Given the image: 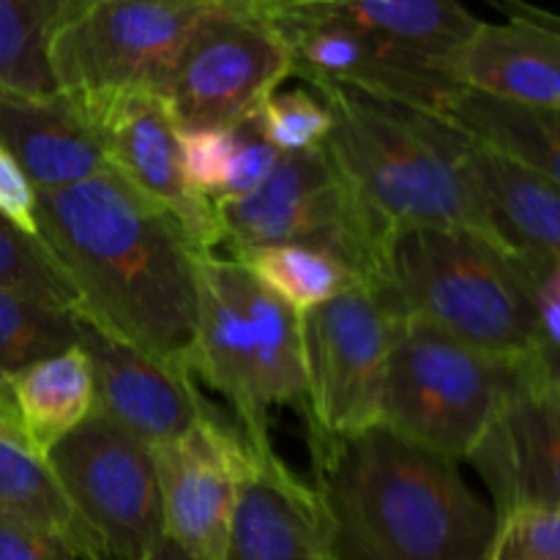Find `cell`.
Masks as SVG:
<instances>
[{
	"instance_id": "cell-35",
	"label": "cell",
	"mask_w": 560,
	"mask_h": 560,
	"mask_svg": "<svg viewBox=\"0 0 560 560\" xmlns=\"http://www.w3.org/2000/svg\"><path fill=\"white\" fill-rule=\"evenodd\" d=\"M145 560H200V558L189 556V552H186L184 547L175 545L170 536H162V539L156 541V547L151 550V556H148Z\"/></svg>"
},
{
	"instance_id": "cell-11",
	"label": "cell",
	"mask_w": 560,
	"mask_h": 560,
	"mask_svg": "<svg viewBox=\"0 0 560 560\" xmlns=\"http://www.w3.org/2000/svg\"><path fill=\"white\" fill-rule=\"evenodd\" d=\"M260 5L288 44L290 77H301L312 88H342L432 115H443L463 91L448 71L381 38L306 20L293 14L284 0H260Z\"/></svg>"
},
{
	"instance_id": "cell-29",
	"label": "cell",
	"mask_w": 560,
	"mask_h": 560,
	"mask_svg": "<svg viewBox=\"0 0 560 560\" xmlns=\"http://www.w3.org/2000/svg\"><path fill=\"white\" fill-rule=\"evenodd\" d=\"M268 145L277 148L282 156L317 151L326 145L331 131V109L323 102L320 93L293 88L277 91L252 118Z\"/></svg>"
},
{
	"instance_id": "cell-9",
	"label": "cell",
	"mask_w": 560,
	"mask_h": 560,
	"mask_svg": "<svg viewBox=\"0 0 560 560\" xmlns=\"http://www.w3.org/2000/svg\"><path fill=\"white\" fill-rule=\"evenodd\" d=\"M288 77V44L260 0H219L186 38L162 102L178 129H238Z\"/></svg>"
},
{
	"instance_id": "cell-13",
	"label": "cell",
	"mask_w": 560,
	"mask_h": 560,
	"mask_svg": "<svg viewBox=\"0 0 560 560\" xmlns=\"http://www.w3.org/2000/svg\"><path fill=\"white\" fill-rule=\"evenodd\" d=\"M164 536L200 560H222L230 520L255 452L228 416L202 421L184 438L153 448Z\"/></svg>"
},
{
	"instance_id": "cell-21",
	"label": "cell",
	"mask_w": 560,
	"mask_h": 560,
	"mask_svg": "<svg viewBox=\"0 0 560 560\" xmlns=\"http://www.w3.org/2000/svg\"><path fill=\"white\" fill-rule=\"evenodd\" d=\"M0 514L25 520L60 536L80 560H107L91 530L71 506L47 457L38 454L14 416L0 408Z\"/></svg>"
},
{
	"instance_id": "cell-37",
	"label": "cell",
	"mask_w": 560,
	"mask_h": 560,
	"mask_svg": "<svg viewBox=\"0 0 560 560\" xmlns=\"http://www.w3.org/2000/svg\"><path fill=\"white\" fill-rule=\"evenodd\" d=\"M536 11H539L541 20H547V22H550V25H558L560 27V14H552V11H545V9H536Z\"/></svg>"
},
{
	"instance_id": "cell-10",
	"label": "cell",
	"mask_w": 560,
	"mask_h": 560,
	"mask_svg": "<svg viewBox=\"0 0 560 560\" xmlns=\"http://www.w3.org/2000/svg\"><path fill=\"white\" fill-rule=\"evenodd\" d=\"M52 474L107 560H145L164 536L153 448L93 408L47 454Z\"/></svg>"
},
{
	"instance_id": "cell-19",
	"label": "cell",
	"mask_w": 560,
	"mask_h": 560,
	"mask_svg": "<svg viewBox=\"0 0 560 560\" xmlns=\"http://www.w3.org/2000/svg\"><path fill=\"white\" fill-rule=\"evenodd\" d=\"M0 145L36 191L69 189L109 173L107 159L66 98H27L0 91Z\"/></svg>"
},
{
	"instance_id": "cell-22",
	"label": "cell",
	"mask_w": 560,
	"mask_h": 560,
	"mask_svg": "<svg viewBox=\"0 0 560 560\" xmlns=\"http://www.w3.org/2000/svg\"><path fill=\"white\" fill-rule=\"evenodd\" d=\"M5 408L25 441L47 457L96 408L91 364L80 348L49 355L16 372L5 386Z\"/></svg>"
},
{
	"instance_id": "cell-25",
	"label": "cell",
	"mask_w": 560,
	"mask_h": 560,
	"mask_svg": "<svg viewBox=\"0 0 560 560\" xmlns=\"http://www.w3.org/2000/svg\"><path fill=\"white\" fill-rule=\"evenodd\" d=\"M230 260L238 262L268 295L288 306L295 317L320 310L323 304L361 284L345 262L323 249L301 244H279L246 249Z\"/></svg>"
},
{
	"instance_id": "cell-17",
	"label": "cell",
	"mask_w": 560,
	"mask_h": 560,
	"mask_svg": "<svg viewBox=\"0 0 560 560\" xmlns=\"http://www.w3.org/2000/svg\"><path fill=\"white\" fill-rule=\"evenodd\" d=\"M495 5L509 20L481 22L454 60V82L520 107L560 113V27L541 20L536 5Z\"/></svg>"
},
{
	"instance_id": "cell-31",
	"label": "cell",
	"mask_w": 560,
	"mask_h": 560,
	"mask_svg": "<svg viewBox=\"0 0 560 560\" xmlns=\"http://www.w3.org/2000/svg\"><path fill=\"white\" fill-rule=\"evenodd\" d=\"M487 560H560V509L501 514Z\"/></svg>"
},
{
	"instance_id": "cell-6",
	"label": "cell",
	"mask_w": 560,
	"mask_h": 560,
	"mask_svg": "<svg viewBox=\"0 0 560 560\" xmlns=\"http://www.w3.org/2000/svg\"><path fill=\"white\" fill-rule=\"evenodd\" d=\"M219 0H66L49 66L66 102L120 93L164 96L189 33Z\"/></svg>"
},
{
	"instance_id": "cell-4",
	"label": "cell",
	"mask_w": 560,
	"mask_h": 560,
	"mask_svg": "<svg viewBox=\"0 0 560 560\" xmlns=\"http://www.w3.org/2000/svg\"><path fill=\"white\" fill-rule=\"evenodd\" d=\"M547 260L465 228H402L386 241L377 288L402 317L517 366L541 361L536 295Z\"/></svg>"
},
{
	"instance_id": "cell-34",
	"label": "cell",
	"mask_w": 560,
	"mask_h": 560,
	"mask_svg": "<svg viewBox=\"0 0 560 560\" xmlns=\"http://www.w3.org/2000/svg\"><path fill=\"white\" fill-rule=\"evenodd\" d=\"M0 217L14 224L20 233L38 238L36 186L3 145H0Z\"/></svg>"
},
{
	"instance_id": "cell-2",
	"label": "cell",
	"mask_w": 560,
	"mask_h": 560,
	"mask_svg": "<svg viewBox=\"0 0 560 560\" xmlns=\"http://www.w3.org/2000/svg\"><path fill=\"white\" fill-rule=\"evenodd\" d=\"M312 468L334 560H487L498 514L448 459L372 427Z\"/></svg>"
},
{
	"instance_id": "cell-23",
	"label": "cell",
	"mask_w": 560,
	"mask_h": 560,
	"mask_svg": "<svg viewBox=\"0 0 560 560\" xmlns=\"http://www.w3.org/2000/svg\"><path fill=\"white\" fill-rule=\"evenodd\" d=\"M476 167L503 238L539 260L560 262V186L485 145Z\"/></svg>"
},
{
	"instance_id": "cell-18",
	"label": "cell",
	"mask_w": 560,
	"mask_h": 560,
	"mask_svg": "<svg viewBox=\"0 0 560 560\" xmlns=\"http://www.w3.org/2000/svg\"><path fill=\"white\" fill-rule=\"evenodd\" d=\"M222 560H334L315 487L273 454H255Z\"/></svg>"
},
{
	"instance_id": "cell-5",
	"label": "cell",
	"mask_w": 560,
	"mask_h": 560,
	"mask_svg": "<svg viewBox=\"0 0 560 560\" xmlns=\"http://www.w3.org/2000/svg\"><path fill=\"white\" fill-rule=\"evenodd\" d=\"M534 366L509 364L402 317L377 427L454 465L468 463L503 399Z\"/></svg>"
},
{
	"instance_id": "cell-27",
	"label": "cell",
	"mask_w": 560,
	"mask_h": 560,
	"mask_svg": "<svg viewBox=\"0 0 560 560\" xmlns=\"http://www.w3.org/2000/svg\"><path fill=\"white\" fill-rule=\"evenodd\" d=\"M80 345V320L74 312L16 295L0 288V408H5V386L16 372L49 355Z\"/></svg>"
},
{
	"instance_id": "cell-12",
	"label": "cell",
	"mask_w": 560,
	"mask_h": 560,
	"mask_svg": "<svg viewBox=\"0 0 560 560\" xmlns=\"http://www.w3.org/2000/svg\"><path fill=\"white\" fill-rule=\"evenodd\" d=\"M71 109L96 140L109 173L167 211L189 233L197 249L206 255L219 252L217 208L213 200L195 195L186 184L178 153V126L170 118L162 98L148 93H120L77 102Z\"/></svg>"
},
{
	"instance_id": "cell-24",
	"label": "cell",
	"mask_w": 560,
	"mask_h": 560,
	"mask_svg": "<svg viewBox=\"0 0 560 560\" xmlns=\"http://www.w3.org/2000/svg\"><path fill=\"white\" fill-rule=\"evenodd\" d=\"M443 118L470 140L560 186V113L520 107L476 91H457Z\"/></svg>"
},
{
	"instance_id": "cell-8",
	"label": "cell",
	"mask_w": 560,
	"mask_h": 560,
	"mask_svg": "<svg viewBox=\"0 0 560 560\" xmlns=\"http://www.w3.org/2000/svg\"><path fill=\"white\" fill-rule=\"evenodd\" d=\"M402 312L381 288L345 290L299 317L310 448L381 424V397Z\"/></svg>"
},
{
	"instance_id": "cell-32",
	"label": "cell",
	"mask_w": 560,
	"mask_h": 560,
	"mask_svg": "<svg viewBox=\"0 0 560 560\" xmlns=\"http://www.w3.org/2000/svg\"><path fill=\"white\" fill-rule=\"evenodd\" d=\"M235 135H238V151H235L233 170H230L222 195L213 202H230L241 200V197H249L252 191H257L268 178H271L277 164L282 162V153L262 140V135L255 129L252 120L238 126Z\"/></svg>"
},
{
	"instance_id": "cell-14",
	"label": "cell",
	"mask_w": 560,
	"mask_h": 560,
	"mask_svg": "<svg viewBox=\"0 0 560 560\" xmlns=\"http://www.w3.org/2000/svg\"><path fill=\"white\" fill-rule=\"evenodd\" d=\"M468 463L490 490L495 514L560 509V388L536 364L512 388Z\"/></svg>"
},
{
	"instance_id": "cell-26",
	"label": "cell",
	"mask_w": 560,
	"mask_h": 560,
	"mask_svg": "<svg viewBox=\"0 0 560 560\" xmlns=\"http://www.w3.org/2000/svg\"><path fill=\"white\" fill-rule=\"evenodd\" d=\"M66 0H0V91L27 98L60 96L49 38Z\"/></svg>"
},
{
	"instance_id": "cell-16",
	"label": "cell",
	"mask_w": 560,
	"mask_h": 560,
	"mask_svg": "<svg viewBox=\"0 0 560 560\" xmlns=\"http://www.w3.org/2000/svg\"><path fill=\"white\" fill-rule=\"evenodd\" d=\"M200 312H197L195 377L206 381L233 410V421L255 454H273L271 413L257 392V337L238 288L235 262L219 252L197 260Z\"/></svg>"
},
{
	"instance_id": "cell-33",
	"label": "cell",
	"mask_w": 560,
	"mask_h": 560,
	"mask_svg": "<svg viewBox=\"0 0 560 560\" xmlns=\"http://www.w3.org/2000/svg\"><path fill=\"white\" fill-rule=\"evenodd\" d=\"M0 560H80L60 536L0 514Z\"/></svg>"
},
{
	"instance_id": "cell-1",
	"label": "cell",
	"mask_w": 560,
	"mask_h": 560,
	"mask_svg": "<svg viewBox=\"0 0 560 560\" xmlns=\"http://www.w3.org/2000/svg\"><path fill=\"white\" fill-rule=\"evenodd\" d=\"M38 241L77 295V317L195 375L200 252L184 228L107 173L36 191Z\"/></svg>"
},
{
	"instance_id": "cell-28",
	"label": "cell",
	"mask_w": 560,
	"mask_h": 560,
	"mask_svg": "<svg viewBox=\"0 0 560 560\" xmlns=\"http://www.w3.org/2000/svg\"><path fill=\"white\" fill-rule=\"evenodd\" d=\"M0 288L77 315V295L42 241L0 217Z\"/></svg>"
},
{
	"instance_id": "cell-30",
	"label": "cell",
	"mask_w": 560,
	"mask_h": 560,
	"mask_svg": "<svg viewBox=\"0 0 560 560\" xmlns=\"http://www.w3.org/2000/svg\"><path fill=\"white\" fill-rule=\"evenodd\" d=\"M238 135L235 129H178L180 170L195 195L217 200L233 170Z\"/></svg>"
},
{
	"instance_id": "cell-20",
	"label": "cell",
	"mask_w": 560,
	"mask_h": 560,
	"mask_svg": "<svg viewBox=\"0 0 560 560\" xmlns=\"http://www.w3.org/2000/svg\"><path fill=\"white\" fill-rule=\"evenodd\" d=\"M293 14L381 38L452 74L481 20L457 0H284Z\"/></svg>"
},
{
	"instance_id": "cell-7",
	"label": "cell",
	"mask_w": 560,
	"mask_h": 560,
	"mask_svg": "<svg viewBox=\"0 0 560 560\" xmlns=\"http://www.w3.org/2000/svg\"><path fill=\"white\" fill-rule=\"evenodd\" d=\"M213 208L224 257L260 246L301 244L328 252L361 284L377 288L388 235L370 222L326 145L282 156L260 189L241 200L213 202Z\"/></svg>"
},
{
	"instance_id": "cell-3",
	"label": "cell",
	"mask_w": 560,
	"mask_h": 560,
	"mask_svg": "<svg viewBox=\"0 0 560 560\" xmlns=\"http://www.w3.org/2000/svg\"><path fill=\"white\" fill-rule=\"evenodd\" d=\"M315 93L331 109L328 156L377 230L465 228L509 244L485 197L479 145L452 120L342 88Z\"/></svg>"
},
{
	"instance_id": "cell-15",
	"label": "cell",
	"mask_w": 560,
	"mask_h": 560,
	"mask_svg": "<svg viewBox=\"0 0 560 560\" xmlns=\"http://www.w3.org/2000/svg\"><path fill=\"white\" fill-rule=\"evenodd\" d=\"M80 320V345L93 375L96 410L151 448L173 443L222 410L208 402L189 370L159 361Z\"/></svg>"
},
{
	"instance_id": "cell-36",
	"label": "cell",
	"mask_w": 560,
	"mask_h": 560,
	"mask_svg": "<svg viewBox=\"0 0 560 560\" xmlns=\"http://www.w3.org/2000/svg\"><path fill=\"white\" fill-rule=\"evenodd\" d=\"M541 364H545V372L550 375V381H556L560 388V353H545L541 355Z\"/></svg>"
}]
</instances>
